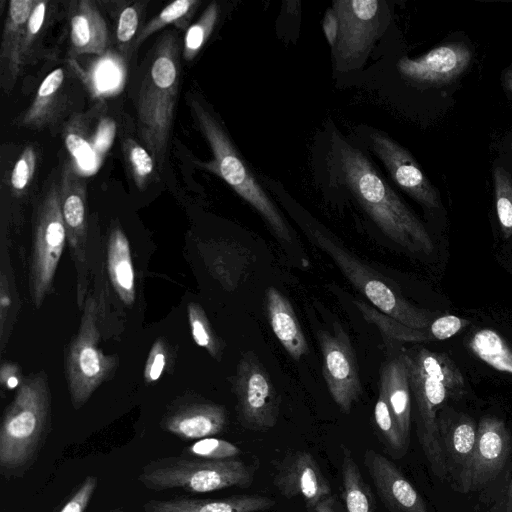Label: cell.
I'll return each instance as SVG.
<instances>
[{
	"label": "cell",
	"instance_id": "1",
	"mask_svg": "<svg viewBox=\"0 0 512 512\" xmlns=\"http://www.w3.org/2000/svg\"><path fill=\"white\" fill-rule=\"evenodd\" d=\"M337 161L344 183L387 237L411 252L433 251V241L424 225L362 152L341 140Z\"/></svg>",
	"mask_w": 512,
	"mask_h": 512
},
{
	"label": "cell",
	"instance_id": "2",
	"mask_svg": "<svg viewBox=\"0 0 512 512\" xmlns=\"http://www.w3.org/2000/svg\"><path fill=\"white\" fill-rule=\"evenodd\" d=\"M180 82V42L174 31L158 38L137 92L139 138L158 170L166 163Z\"/></svg>",
	"mask_w": 512,
	"mask_h": 512
},
{
	"label": "cell",
	"instance_id": "3",
	"mask_svg": "<svg viewBox=\"0 0 512 512\" xmlns=\"http://www.w3.org/2000/svg\"><path fill=\"white\" fill-rule=\"evenodd\" d=\"M410 389L417 410V436L432 472L440 479L448 478L441 448L438 412L449 399L464 394L465 382L455 363L445 354L420 347L403 350Z\"/></svg>",
	"mask_w": 512,
	"mask_h": 512
},
{
	"label": "cell",
	"instance_id": "4",
	"mask_svg": "<svg viewBox=\"0 0 512 512\" xmlns=\"http://www.w3.org/2000/svg\"><path fill=\"white\" fill-rule=\"evenodd\" d=\"M187 102L213 155L211 161H197L196 164L223 179L262 216L280 240L291 243L292 236L285 219L246 165L220 121L196 95H188Z\"/></svg>",
	"mask_w": 512,
	"mask_h": 512
},
{
	"label": "cell",
	"instance_id": "5",
	"mask_svg": "<svg viewBox=\"0 0 512 512\" xmlns=\"http://www.w3.org/2000/svg\"><path fill=\"white\" fill-rule=\"evenodd\" d=\"M51 416V393L44 372L22 380L7 406L0 428V467L16 475L34 460L45 440Z\"/></svg>",
	"mask_w": 512,
	"mask_h": 512
},
{
	"label": "cell",
	"instance_id": "6",
	"mask_svg": "<svg viewBox=\"0 0 512 512\" xmlns=\"http://www.w3.org/2000/svg\"><path fill=\"white\" fill-rule=\"evenodd\" d=\"M256 468L232 458L209 460L169 456L146 464L138 481L153 491L182 489L190 493H208L231 487H249Z\"/></svg>",
	"mask_w": 512,
	"mask_h": 512
},
{
	"label": "cell",
	"instance_id": "7",
	"mask_svg": "<svg viewBox=\"0 0 512 512\" xmlns=\"http://www.w3.org/2000/svg\"><path fill=\"white\" fill-rule=\"evenodd\" d=\"M304 230L309 239L334 261L344 276L377 310L408 327L421 330L429 328L433 322L431 314L409 303L384 276L325 231L312 226Z\"/></svg>",
	"mask_w": 512,
	"mask_h": 512
},
{
	"label": "cell",
	"instance_id": "8",
	"mask_svg": "<svg viewBox=\"0 0 512 512\" xmlns=\"http://www.w3.org/2000/svg\"><path fill=\"white\" fill-rule=\"evenodd\" d=\"M99 340V308L94 296L88 293L80 325L69 344L65 363L70 399L75 409H80L90 399L118 365L115 355H106L101 351Z\"/></svg>",
	"mask_w": 512,
	"mask_h": 512
},
{
	"label": "cell",
	"instance_id": "9",
	"mask_svg": "<svg viewBox=\"0 0 512 512\" xmlns=\"http://www.w3.org/2000/svg\"><path fill=\"white\" fill-rule=\"evenodd\" d=\"M66 241L58 179L46 187L35 215L29 268V292L35 308L41 307L51 291Z\"/></svg>",
	"mask_w": 512,
	"mask_h": 512
},
{
	"label": "cell",
	"instance_id": "10",
	"mask_svg": "<svg viewBox=\"0 0 512 512\" xmlns=\"http://www.w3.org/2000/svg\"><path fill=\"white\" fill-rule=\"evenodd\" d=\"M232 389L237 400L238 419L244 428L266 431L276 425L280 396L254 352H246L239 360Z\"/></svg>",
	"mask_w": 512,
	"mask_h": 512
},
{
	"label": "cell",
	"instance_id": "11",
	"mask_svg": "<svg viewBox=\"0 0 512 512\" xmlns=\"http://www.w3.org/2000/svg\"><path fill=\"white\" fill-rule=\"evenodd\" d=\"M333 11L339 32L332 49L336 69L346 71L363 63L380 33L382 2L378 0H338Z\"/></svg>",
	"mask_w": 512,
	"mask_h": 512
},
{
	"label": "cell",
	"instance_id": "12",
	"mask_svg": "<svg viewBox=\"0 0 512 512\" xmlns=\"http://www.w3.org/2000/svg\"><path fill=\"white\" fill-rule=\"evenodd\" d=\"M87 189L74 161L63 164L59 177L61 212L76 271V299L82 310L88 294Z\"/></svg>",
	"mask_w": 512,
	"mask_h": 512
},
{
	"label": "cell",
	"instance_id": "13",
	"mask_svg": "<svg viewBox=\"0 0 512 512\" xmlns=\"http://www.w3.org/2000/svg\"><path fill=\"white\" fill-rule=\"evenodd\" d=\"M322 353V373L329 393L344 412L349 413L362 394L357 359L349 336L335 323L332 331L317 334Z\"/></svg>",
	"mask_w": 512,
	"mask_h": 512
},
{
	"label": "cell",
	"instance_id": "14",
	"mask_svg": "<svg viewBox=\"0 0 512 512\" xmlns=\"http://www.w3.org/2000/svg\"><path fill=\"white\" fill-rule=\"evenodd\" d=\"M273 483L282 496L301 497L310 512L332 495L318 462L305 450L291 452L278 462Z\"/></svg>",
	"mask_w": 512,
	"mask_h": 512
},
{
	"label": "cell",
	"instance_id": "15",
	"mask_svg": "<svg viewBox=\"0 0 512 512\" xmlns=\"http://www.w3.org/2000/svg\"><path fill=\"white\" fill-rule=\"evenodd\" d=\"M511 451V436L505 422L483 417L477 427V440L461 492L474 490L494 479Z\"/></svg>",
	"mask_w": 512,
	"mask_h": 512
},
{
	"label": "cell",
	"instance_id": "16",
	"mask_svg": "<svg viewBox=\"0 0 512 512\" xmlns=\"http://www.w3.org/2000/svg\"><path fill=\"white\" fill-rule=\"evenodd\" d=\"M72 70L58 67L41 82L30 105L15 119L18 127L42 131L57 127L72 109Z\"/></svg>",
	"mask_w": 512,
	"mask_h": 512
},
{
	"label": "cell",
	"instance_id": "17",
	"mask_svg": "<svg viewBox=\"0 0 512 512\" xmlns=\"http://www.w3.org/2000/svg\"><path fill=\"white\" fill-rule=\"evenodd\" d=\"M370 141L374 153L404 192L427 208L440 206L437 191L409 151L381 132H373Z\"/></svg>",
	"mask_w": 512,
	"mask_h": 512
},
{
	"label": "cell",
	"instance_id": "18",
	"mask_svg": "<svg viewBox=\"0 0 512 512\" xmlns=\"http://www.w3.org/2000/svg\"><path fill=\"white\" fill-rule=\"evenodd\" d=\"M472 53L463 43L435 47L417 58L402 57L397 62L399 73L419 83H447L462 74L469 66Z\"/></svg>",
	"mask_w": 512,
	"mask_h": 512
},
{
	"label": "cell",
	"instance_id": "19",
	"mask_svg": "<svg viewBox=\"0 0 512 512\" xmlns=\"http://www.w3.org/2000/svg\"><path fill=\"white\" fill-rule=\"evenodd\" d=\"M364 464L379 497L391 512H429L418 491L385 456L367 449Z\"/></svg>",
	"mask_w": 512,
	"mask_h": 512
},
{
	"label": "cell",
	"instance_id": "20",
	"mask_svg": "<svg viewBox=\"0 0 512 512\" xmlns=\"http://www.w3.org/2000/svg\"><path fill=\"white\" fill-rule=\"evenodd\" d=\"M474 420L465 414L443 411L438 417L442 452L450 477L461 491L477 440Z\"/></svg>",
	"mask_w": 512,
	"mask_h": 512
},
{
	"label": "cell",
	"instance_id": "21",
	"mask_svg": "<svg viewBox=\"0 0 512 512\" xmlns=\"http://www.w3.org/2000/svg\"><path fill=\"white\" fill-rule=\"evenodd\" d=\"M227 423L228 414L222 405L194 401L170 409L161 425L182 440H200L221 433Z\"/></svg>",
	"mask_w": 512,
	"mask_h": 512
},
{
	"label": "cell",
	"instance_id": "22",
	"mask_svg": "<svg viewBox=\"0 0 512 512\" xmlns=\"http://www.w3.org/2000/svg\"><path fill=\"white\" fill-rule=\"evenodd\" d=\"M67 16L70 57L104 56L109 45V31L96 3L91 0L70 2Z\"/></svg>",
	"mask_w": 512,
	"mask_h": 512
},
{
	"label": "cell",
	"instance_id": "23",
	"mask_svg": "<svg viewBox=\"0 0 512 512\" xmlns=\"http://www.w3.org/2000/svg\"><path fill=\"white\" fill-rule=\"evenodd\" d=\"M38 0H11L8 3L0 44V86L9 94L23 73L21 50L27 21Z\"/></svg>",
	"mask_w": 512,
	"mask_h": 512
},
{
	"label": "cell",
	"instance_id": "24",
	"mask_svg": "<svg viewBox=\"0 0 512 512\" xmlns=\"http://www.w3.org/2000/svg\"><path fill=\"white\" fill-rule=\"evenodd\" d=\"M275 501L258 494H240L224 498L176 497L149 500L144 512H262L271 509Z\"/></svg>",
	"mask_w": 512,
	"mask_h": 512
},
{
	"label": "cell",
	"instance_id": "25",
	"mask_svg": "<svg viewBox=\"0 0 512 512\" xmlns=\"http://www.w3.org/2000/svg\"><path fill=\"white\" fill-rule=\"evenodd\" d=\"M265 307L273 333L288 354L300 360L308 352V343L291 303L279 290L269 287Z\"/></svg>",
	"mask_w": 512,
	"mask_h": 512
},
{
	"label": "cell",
	"instance_id": "26",
	"mask_svg": "<svg viewBox=\"0 0 512 512\" xmlns=\"http://www.w3.org/2000/svg\"><path fill=\"white\" fill-rule=\"evenodd\" d=\"M107 270L111 284L127 306L135 301V271L127 236L119 224H114L107 242Z\"/></svg>",
	"mask_w": 512,
	"mask_h": 512
},
{
	"label": "cell",
	"instance_id": "27",
	"mask_svg": "<svg viewBox=\"0 0 512 512\" xmlns=\"http://www.w3.org/2000/svg\"><path fill=\"white\" fill-rule=\"evenodd\" d=\"M204 259L211 274L227 291H234L252 262V253L229 242H210L203 248Z\"/></svg>",
	"mask_w": 512,
	"mask_h": 512
},
{
	"label": "cell",
	"instance_id": "28",
	"mask_svg": "<svg viewBox=\"0 0 512 512\" xmlns=\"http://www.w3.org/2000/svg\"><path fill=\"white\" fill-rule=\"evenodd\" d=\"M380 388L384 391L401 433L408 442L411 426V389L401 354L383 365Z\"/></svg>",
	"mask_w": 512,
	"mask_h": 512
},
{
	"label": "cell",
	"instance_id": "29",
	"mask_svg": "<svg viewBox=\"0 0 512 512\" xmlns=\"http://www.w3.org/2000/svg\"><path fill=\"white\" fill-rule=\"evenodd\" d=\"M99 114V107L85 114H74L63 127L65 145L77 167L92 169L97 165L98 157L91 136V121Z\"/></svg>",
	"mask_w": 512,
	"mask_h": 512
},
{
	"label": "cell",
	"instance_id": "30",
	"mask_svg": "<svg viewBox=\"0 0 512 512\" xmlns=\"http://www.w3.org/2000/svg\"><path fill=\"white\" fill-rule=\"evenodd\" d=\"M342 499L347 512H377L373 494L347 447L342 449Z\"/></svg>",
	"mask_w": 512,
	"mask_h": 512
},
{
	"label": "cell",
	"instance_id": "31",
	"mask_svg": "<svg viewBox=\"0 0 512 512\" xmlns=\"http://www.w3.org/2000/svg\"><path fill=\"white\" fill-rule=\"evenodd\" d=\"M0 273V348L5 350L20 307L19 293L5 248H2Z\"/></svg>",
	"mask_w": 512,
	"mask_h": 512
},
{
	"label": "cell",
	"instance_id": "32",
	"mask_svg": "<svg viewBox=\"0 0 512 512\" xmlns=\"http://www.w3.org/2000/svg\"><path fill=\"white\" fill-rule=\"evenodd\" d=\"M470 350L493 369L512 375V349L495 330L481 329L469 340Z\"/></svg>",
	"mask_w": 512,
	"mask_h": 512
},
{
	"label": "cell",
	"instance_id": "33",
	"mask_svg": "<svg viewBox=\"0 0 512 512\" xmlns=\"http://www.w3.org/2000/svg\"><path fill=\"white\" fill-rule=\"evenodd\" d=\"M200 4L199 0H176L166 5L140 29L133 48H138L150 35L171 24L186 31Z\"/></svg>",
	"mask_w": 512,
	"mask_h": 512
},
{
	"label": "cell",
	"instance_id": "34",
	"mask_svg": "<svg viewBox=\"0 0 512 512\" xmlns=\"http://www.w3.org/2000/svg\"><path fill=\"white\" fill-rule=\"evenodd\" d=\"M354 304L368 322L392 340L413 343L433 341L428 329L408 327L360 300H355Z\"/></svg>",
	"mask_w": 512,
	"mask_h": 512
},
{
	"label": "cell",
	"instance_id": "35",
	"mask_svg": "<svg viewBox=\"0 0 512 512\" xmlns=\"http://www.w3.org/2000/svg\"><path fill=\"white\" fill-rule=\"evenodd\" d=\"M51 5L52 2L47 0H38L29 16L21 50L22 72L38 56L40 42L52 14L53 8Z\"/></svg>",
	"mask_w": 512,
	"mask_h": 512
},
{
	"label": "cell",
	"instance_id": "36",
	"mask_svg": "<svg viewBox=\"0 0 512 512\" xmlns=\"http://www.w3.org/2000/svg\"><path fill=\"white\" fill-rule=\"evenodd\" d=\"M374 422L385 446L399 457L404 455L408 442L403 437L386 395L380 387L374 407Z\"/></svg>",
	"mask_w": 512,
	"mask_h": 512
},
{
	"label": "cell",
	"instance_id": "37",
	"mask_svg": "<svg viewBox=\"0 0 512 512\" xmlns=\"http://www.w3.org/2000/svg\"><path fill=\"white\" fill-rule=\"evenodd\" d=\"M39 163V152L35 145H26L8 171V192L14 198H22L32 186Z\"/></svg>",
	"mask_w": 512,
	"mask_h": 512
},
{
	"label": "cell",
	"instance_id": "38",
	"mask_svg": "<svg viewBox=\"0 0 512 512\" xmlns=\"http://www.w3.org/2000/svg\"><path fill=\"white\" fill-rule=\"evenodd\" d=\"M122 151L135 185L140 190L146 189L157 169L152 155L142 144L132 138L123 139Z\"/></svg>",
	"mask_w": 512,
	"mask_h": 512
},
{
	"label": "cell",
	"instance_id": "39",
	"mask_svg": "<svg viewBox=\"0 0 512 512\" xmlns=\"http://www.w3.org/2000/svg\"><path fill=\"white\" fill-rule=\"evenodd\" d=\"M220 14L219 5L211 2L199 19L185 31L183 42V57L192 61L206 44L212 34Z\"/></svg>",
	"mask_w": 512,
	"mask_h": 512
},
{
	"label": "cell",
	"instance_id": "40",
	"mask_svg": "<svg viewBox=\"0 0 512 512\" xmlns=\"http://www.w3.org/2000/svg\"><path fill=\"white\" fill-rule=\"evenodd\" d=\"M187 314L194 342L204 348L215 360L220 361L224 344L215 334L203 308L195 302H190Z\"/></svg>",
	"mask_w": 512,
	"mask_h": 512
},
{
	"label": "cell",
	"instance_id": "41",
	"mask_svg": "<svg viewBox=\"0 0 512 512\" xmlns=\"http://www.w3.org/2000/svg\"><path fill=\"white\" fill-rule=\"evenodd\" d=\"M495 207L504 238L512 236V179L501 166L493 169Z\"/></svg>",
	"mask_w": 512,
	"mask_h": 512
},
{
	"label": "cell",
	"instance_id": "42",
	"mask_svg": "<svg viewBox=\"0 0 512 512\" xmlns=\"http://www.w3.org/2000/svg\"><path fill=\"white\" fill-rule=\"evenodd\" d=\"M143 10L142 2H134L127 4L119 12L115 36L118 47L122 51L129 48L131 44L134 45L139 33L138 28L141 22Z\"/></svg>",
	"mask_w": 512,
	"mask_h": 512
},
{
	"label": "cell",
	"instance_id": "43",
	"mask_svg": "<svg viewBox=\"0 0 512 512\" xmlns=\"http://www.w3.org/2000/svg\"><path fill=\"white\" fill-rule=\"evenodd\" d=\"M185 452L196 458L224 460L237 457L240 454V449L227 440L207 437L188 446Z\"/></svg>",
	"mask_w": 512,
	"mask_h": 512
},
{
	"label": "cell",
	"instance_id": "44",
	"mask_svg": "<svg viewBox=\"0 0 512 512\" xmlns=\"http://www.w3.org/2000/svg\"><path fill=\"white\" fill-rule=\"evenodd\" d=\"M97 485L98 478L96 476H86L59 512H85L97 489Z\"/></svg>",
	"mask_w": 512,
	"mask_h": 512
},
{
	"label": "cell",
	"instance_id": "45",
	"mask_svg": "<svg viewBox=\"0 0 512 512\" xmlns=\"http://www.w3.org/2000/svg\"><path fill=\"white\" fill-rule=\"evenodd\" d=\"M168 349L163 339H157L148 354L143 377L145 382L153 383L158 381L167 365Z\"/></svg>",
	"mask_w": 512,
	"mask_h": 512
},
{
	"label": "cell",
	"instance_id": "46",
	"mask_svg": "<svg viewBox=\"0 0 512 512\" xmlns=\"http://www.w3.org/2000/svg\"><path fill=\"white\" fill-rule=\"evenodd\" d=\"M469 321L456 315H444L433 320L428 331L432 340H446L469 325Z\"/></svg>",
	"mask_w": 512,
	"mask_h": 512
},
{
	"label": "cell",
	"instance_id": "47",
	"mask_svg": "<svg viewBox=\"0 0 512 512\" xmlns=\"http://www.w3.org/2000/svg\"><path fill=\"white\" fill-rule=\"evenodd\" d=\"M0 381L7 389L18 388L22 383L18 366L12 362H4L0 369Z\"/></svg>",
	"mask_w": 512,
	"mask_h": 512
},
{
	"label": "cell",
	"instance_id": "48",
	"mask_svg": "<svg viewBox=\"0 0 512 512\" xmlns=\"http://www.w3.org/2000/svg\"><path fill=\"white\" fill-rule=\"evenodd\" d=\"M323 30L330 47L333 49L338 38L339 22L332 8L328 9L325 13L323 19Z\"/></svg>",
	"mask_w": 512,
	"mask_h": 512
},
{
	"label": "cell",
	"instance_id": "49",
	"mask_svg": "<svg viewBox=\"0 0 512 512\" xmlns=\"http://www.w3.org/2000/svg\"><path fill=\"white\" fill-rule=\"evenodd\" d=\"M335 504V497L330 495L316 506L314 512H336Z\"/></svg>",
	"mask_w": 512,
	"mask_h": 512
},
{
	"label": "cell",
	"instance_id": "50",
	"mask_svg": "<svg viewBox=\"0 0 512 512\" xmlns=\"http://www.w3.org/2000/svg\"><path fill=\"white\" fill-rule=\"evenodd\" d=\"M504 84L506 89L512 91V69H510L504 77Z\"/></svg>",
	"mask_w": 512,
	"mask_h": 512
},
{
	"label": "cell",
	"instance_id": "51",
	"mask_svg": "<svg viewBox=\"0 0 512 512\" xmlns=\"http://www.w3.org/2000/svg\"><path fill=\"white\" fill-rule=\"evenodd\" d=\"M508 500H509V506L512 508V480H511V484H510V487H509Z\"/></svg>",
	"mask_w": 512,
	"mask_h": 512
},
{
	"label": "cell",
	"instance_id": "52",
	"mask_svg": "<svg viewBox=\"0 0 512 512\" xmlns=\"http://www.w3.org/2000/svg\"><path fill=\"white\" fill-rule=\"evenodd\" d=\"M108 512H125V510L122 507H116L109 510Z\"/></svg>",
	"mask_w": 512,
	"mask_h": 512
},
{
	"label": "cell",
	"instance_id": "53",
	"mask_svg": "<svg viewBox=\"0 0 512 512\" xmlns=\"http://www.w3.org/2000/svg\"><path fill=\"white\" fill-rule=\"evenodd\" d=\"M510 146H511V149H512V142H511V145H510Z\"/></svg>",
	"mask_w": 512,
	"mask_h": 512
}]
</instances>
